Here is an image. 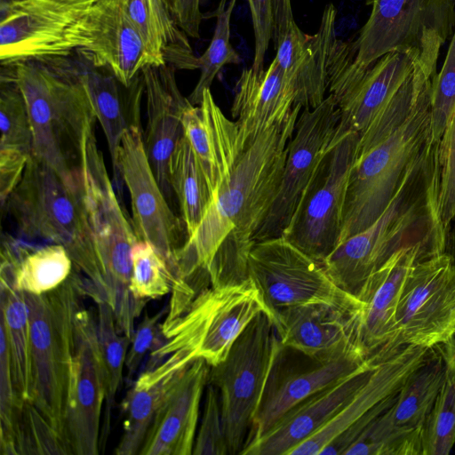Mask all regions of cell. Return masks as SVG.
Instances as JSON below:
<instances>
[{"label":"cell","instance_id":"obj_1","mask_svg":"<svg viewBox=\"0 0 455 455\" xmlns=\"http://www.w3.org/2000/svg\"><path fill=\"white\" fill-rule=\"evenodd\" d=\"M301 109L240 149L200 225L175 252L174 282L207 275L212 286H225L249 278L253 238L278 192Z\"/></svg>","mask_w":455,"mask_h":455},{"label":"cell","instance_id":"obj_2","mask_svg":"<svg viewBox=\"0 0 455 455\" xmlns=\"http://www.w3.org/2000/svg\"><path fill=\"white\" fill-rule=\"evenodd\" d=\"M435 76L417 64L397 92L359 133L339 244L379 217L433 140L430 99Z\"/></svg>","mask_w":455,"mask_h":455},{"label":"cell","instance_id":"obj_3","mask_svg":"<svg viewBox=\"0 0 455 455\" xmlns=\"http://www.w3.org/2000/svg\"><path fill=\"white\" fill-rule=\"evenodd\" d=\"M439 142L431 140L379 217L340 243L330 256L336 274L360 285L398 251L422 245L446 251L448 232L438 213Z\"/></svg>","mask_w":455,"mask_h":455},{"label":"cell","instance_id":"obj_4","mask_svg":"<svg viewBox=\"0 0 455 455\" xmlns=\"http://www.w3.org/2000/svg\"><path fill=\"white\" fill-rule=\"evenodd\" d=\"M371 14L352 42L337 39L328 91L337 103L380 57L393 51L418 55L436 74L440 50L455 29V0H366Z\"/></svg>","mask_w":455,"mask_h":455},{"label":"cell","instance_id":"obj_5","mask_svg":"<svg viewBox=\"0 0 455 455\" xmlns=\"http://www.w3.org/2000/svg\"><path fill=\"white\" fill-rule=\"evenodd\" d=\"M20 235L64 246L85 275L84 291L107 300L105 281L89 225L79 169L61 174L31 155L4 205Z\"/></svg>","mask_w":455,"mask_h":455},{"label":"cell","instance_id":"obj_6","mask_svg":"<svg viewBox=\"0 0 455 455\" xmlns=\"http://www.w3.org/2000/svg\"><path fill=\"white\" fill-rule=\"evenodd\" d=\"M72 55L13 65L29 115L32 155L61 174L79 169L70 165V158L79 161L84 132L97 120L82 80L80 60L71 59Z\"/></svg>","mask_w":455,"mask_h":455},{"label":"cell","instance_id":"obj_7","mask_svg":"<svg viewBox=\"0 0 455 455\" xmlns=\"http://www.w3.org/2000/svg\"><path fill=\"white\" fill-rule=\"evenodd\" d=\"M95 124L86 129L78 167L93 243L105 281L107 302L122 329L134 326L146 303L130 289L132 249L138 241L133 225L124 212L114 183L107 172L103 155L97 146Z\"/></svg>","mask_w":455,"mask_h":455},{"label":"cell","instance_id":"obj_8","mask_svg":"<svg viewBox=\"0 0 455 455\" xmlns=\"http://www.w3.org/2000/svg\"><path fill=\"white\" fill-rule=\"evenodd\" d=\"M23 294L30 327V403L68 445L66 411L75 347V317L82 307L80 298L84 295L81 278L70 275L60 287L49 292Z\"/></svg>","mask_w":455,"mask_h":455},{"label":"cell","instance_id":"obj_9","mask_svg":"<svg viewBox=\"0 0 455 455\" xmlns=\"http://www.w3.org/2000/svg\"><path fill=\"white\" fill-rule=\"evenodd\" d=\"M281 344L276 326L265 311L237 337L209 379L219 392L229 455L248 443L267 380Z\"/></svg>","mask_w":455,"mask_h":455},{"label":"cell","instance_id":"obj_10","mask_svg":"<svg viewBox=\"0 0 455 455\" xmlns=\"http://www.w3.org/2000/svg\"><path fill=\"white\" fill-rule=\"evenodd\" d=\"M248 276L274 321L283 309L323 303L358 314L362 302L331 279L323 264L283 236L254 243L248 256Z\"/></svg>","mask_w":455,"mask_h":455},{"label":"cell","instance_id":"obj_11","mask_svg":"<svg viewBox=\"0 0 455 455\" xmlns=\"http://www.w3.org/2000/svg\"><path fill=\"white\" fill-rule=\"evenodd\" d=\"M263 311L267 308L260 293L248 278L234 284L205 287L182 308L168 313L165 319L172 325L180 349L213 366L225 358L237 337Z\"/></svg>","mask_w":455,"mask_h":455},{"label":"cell","instance_id":"obj_12","mask_svg":"<svg viewBox=\"0 0 455 455\" xmlns=\"http://www.w3.org/2000/svg\"><path fill=\"white\" fill-rule=\"evenodd\" d=\"M358 141L359 133H350L326 149L282 235L322 263L339 243Z\"/></svg>","mask_w":455,"mask_h":455},{"label":"cell","instance_id":"obj_13","mask_svg":"<svg viewBox=\"0 0 455 455\" xmlns=\"http://www.w3.org/2000/svg\"><path fill=\"white\" fill-rule=\"evenodd\" d=\"M92 5L47 0L1 1V65L68 56L83 50L89 44L86 20Z\"/></svg>","mask_w":455,"mask_h":455},{"label":"cell","instance_id":"obj_14","mask_svg":"<svg viewBox=\"0 0 455 455\" xmlns=\"http://www.w3.org/2000/svg\"><path fill=\"white\" fill-rule=\"evenodd\" d=\"M431 349L405 346L376 363L365 382L336 416L290 455H344L363 431L393 404L405 383L426 363Z\"/></svg>","mask_w":455,"mask_h":455},{"label":"cell","instance_id":"obj_15","mask_svg":"<svg viewBox=\"0 0 455 455\" xmlns=\"http://www.w3.org/2000/svg\"><path fill=\"white\" fill-rule=\"evenodd\" d=\"M455 330V262L446 251L412 267L395 315L392 347L435 348Z\"/></svg>","mask_w":455,"mask_h":455},{"label":"cell","instance_id":"obj_16","mask_svg":"<svg viewBox=\"0 0 455 455\" xmlns=\"http://www.w3.org/2000/svg\"><path fill=\"white\" fill-rule=\"evenodd\" d=\"M409 379L395 401L360 435L344 455H421V432L445 380L440 353Z\"/></svg>","mask_w":455,"mask_h":455},{"label":"cell","instance_id":"obj_17","mask_svg":"<svg viewBox=\"0 0 455 455\" xmlns=\"http://www.w3.org/2000/svg\"><path fill=\"white\" fill-rule=\"evenodd\" d=\"M370 360L361 351L315 356L281 342L247 444L266 433L293 406L357 371Z\"/></svg>","mask_w":455,"mask_h":455},{"label":"cell","instance_id":"obj_18","mask_svg":"<svg viewBox=\"0 0 455 455\" xmlns=\"http://www.w3.org/2000/svg\"><path fill=\"white\" fill-rule=\"evenodd\" d=\"M339 120V108L330 94L314 108H303L298 116L278 192L254 242L276 238L289 224L317 165L328 148Z\"/></svg>","mask_w":455,"mask_h":455},{"label":"cell","instance_id":"obj_19","mask_svg":"<svg viewBox=\"0 0 455 455\" xmlns=\"http://www.w3.org/2000/svg\"><path fill=\"white\" fill-rule=\"evenodd\" d=\"M117 165L130 193L138 240L150 243L165 259L174 276L175 252L181 246V222L169 206L150 164L140 123L132 124L124 131Z\"/></svg>","mask_w":455,"mask_h":455},{"label":"cell","instance_id":"obj_20","mask_svg":"<svg viewBox=\"0 0 455 455\" xmlns=\"http://www.w3.org/2000/svg\"><path fill=\"white\" fill-rule=\"evenodd\" d=\"M105 397V373L97 324L81 307L75 317V347L66 411V440L71 454L99 453Z\"/></svg>","mask_w":455,"mask_h":455},{"label":"cell","instance_id":"obj_21","mask_svg":"<svg viewBox=\"0 0 455 455\" xmlns=\"http://www.w3.org/2000/svg\"><path fill=\"white\" fill-rule=\"evenodd\" d=\"M210 365L198 358L167 380L140 455H191Z\"/></svg>","mask_w":455,"mask_h":455},{"label":"cell","instance_id":"obj_22","mask_svg":"<svg viewBox=\"0 0 455 455\" xmlns=\"http://www.w3.org/2000/svg\"><path fill=\"white\" fill-rule=\"evenodd\" d=\"M432 256L435 255L422 245L402 249L362 286L356 296L362 302L358 342L367 358L382 349H398L391 343L395 331L396 310L406 280L418 261Z\"/></svg>","mask_w":455,"mask_h":455},{"label":"cell","instance_id":"obj_23","mask_svg":"<svg viewBox=\"0 0 455 455\" xmlns=\"http://www.w3.org/2000/svg\"><path fill=\"white\" fill-rule=\"evenodd\" d=\"M375 363L371 358L357 371L293 406L266 433L251 441L240 455H290L336 416L365 382Z\"/></svg>","mask_w":455,"mask_h":455},{"label":"cell","instance_id":"obj_24","mask_svg":"<svg viewBox=\"0 0 455 455\" xmlns=\"http://www.w3.org/2000/svg\"><path fill=\"white\" fill-rule=\"evenodd\" d=\"M89 44L78 51L94 67L110 71L128 86L148 65H156L120 0H99L86 20Z\"/></svg>","mask_w":455,"mask_h":455},{"label":"cell","instance_id":"obj_25","mask_svg":"<svg viewBox=\"0 0 455 455\" xmlns=\"http://www.w3.org/2000/svg\"><path fill=\"white\" fill-rule=\"evenodd\" d=\"M337 10L325 6L319 28L314 35L304 33L291 22L281 38L274 58L296 92V102L302 108H314L326 98L328 67L334 44Z\"/></svg>","mask_w":455,"mask_h":455},{"label":"cell","instance_id":"obj_26","mask_svg":"<svg viewBox=\"0 0 455 455\" xmlns=\"http://www.w3.org/2000/svg\"><path fill=\"white\" fill-rule=\"evenodd\" d=\"M175 71L169 65H148L141 71L147 107V126L143 134L145 148L167 199L172 190L169 180V161L184 135L181 116L189 103L179 89Z\"/></svg>","mask_w":455,"mask_h":455},{"label":"cell","instance_id":"obj_27","mask_svg":"<svg viewBox=\"0 0 455 455\" xmlns=\"http://www.w3.org/2000/svg\"><path fill=\"white\" fill-rule=\"evenodd\" d=\"M273 322L283 345L307 355L331 356L363 352L358 342V314L312 303L283 309Z\"/></svg>","mask_w":455,"mask_h":455},{"label":"cell","instance_id":"obj_28","mask_svg":"<svg viewBox=\"0 0 455 455\" xmlns=\"http://www.w3.org/2000/svg\"><path fill=\"white\" fill-rule=\"evenodd\" d=\"M296 92L274 59L267 69H243L231 107L240 140L245 143L286 120L297 108Z\"/></svg>","mask_w":455,"mask_h":455},{"label":"cell","instance_id":"obj_29","mask_svg":"<svg viewBox=\"0 0 455 455\" xmlns=\"http://www.w3.org/2000/svg\"><path fill=\"white\" fill-rule=\"evenodd\" d=\"M419 63L422 66L418 55L406 51L387 52L375 61L338 102L339 120L328 148L350 133H361Z\"/></svg>","mask_w":455,"mask_h":455},{"label":"cell","instance_id":"obj_30","mask_svg":"<svg viewBox=\"0 0 455 455\" xmlns=\"http://www.w3.org/2000/svg\"><path fill=\"white\" fill-rule=\"evenodd\" d=\"M82 80L97 120L105 134L111 157L114 186L120 191L118 150L124 131L140 122L144 81L140 72L130 85H124L110 71L94 67L79 52Z\"/></svg>","mask_w":455,"mask_h":455},{"label":"cell","instance_id":"obj_31","mask_svg":"<svg viewBox=\"0 0 455 455\" xmlns=\"http://www.w3.org/2000/svg\"><path fill=\"white\" fill-rule=\"evenodd\" d=\"M73 265L62 245H37L6 237L1 248L0 282L40 295L60 287L70 276Z\"/></svg>","mask_w":455,"mask_h":455},{"label":"cell","instance_id":"obj_32","mask_svg":"<svg viewBox=\"0 0 455 455\" xmlns=\"http://www.w3.org/2000/svg\"><path fill=\"white\" fill-rule=\"evenodd\" d=\"M121 5L144 39L157 66L199 69L198 58L188 35L177 25L164 0H120Z\"/></svg>","mask_w":455,"mask_h":455},{"label":"cell","instance_id":"obj_33","mask_svg":"<svg viewBox=\"0 0 455 455\" xmlns=\"http://www.w3.org/2000/svg\"><path fill=\"white\" fill-rule=\"evenodd\" d=\"M5 331L19 402L31 403L33 392L29 315L22 291L1 283V323Z\"/></svg>","mask_w":455,"mask_h":455},{"label":"cell","instance_id":"obj_34","mask_svg":"<svg viewBox=\"0 0 455 455\" xmlns=\"http://www.w3.org/2000/svg\"><path fill=\"white\" fill-rule=\"evenodd\" d=\"M169 180L181 212L187 237L200 225L212 201V192L204 170L183 135L169 161Z\"/></svg>","mask_w":455,"mask_h":455},{"label":"cell","instance_id":"obj_35","mask_svg":"<svg viewBox=\"0 0 455 455\" xmlns=\"http://www.w3.org/2000/svg\"><path fill=\"white\" fill-rule=\"evenodd\" d=\"M174 373L157 378L146 370L135 380L123 402L124 433L115 451L116 454H139L167 380Z\"/></svg>","mask_w":455,"mask_h":455},{"label":"cell","instance_id":"obj_36","mask_svg":"<svg viewBox=\"0 0 455 455\" xmlns=\"http://www.w3.org/2000/svg\"><path fill=\"white\" fill-rule=\"evenodd\" d=\"M0 151L31 156L33 134L24 96L15 79L13 65H1Z\"/></svg>","mask_w":455,"mask_h":455},{"label":"cell","instance_id":"obj_37","mask_svg":"<svg viewBox=\"0 0 455 455\" xmlns=\"http://www.w3.org/2000/svg\"><path fill=\"white\" fill-rule=\"evenodd\" d=\"M98 304L97 333L105 373L106 397L102 437L107 438L110 428L111 409L122 383L124 366L131 340L121 333L116 324L111 306L100 300Z\"/></svg>","mask_w":455,"mask_h":455},{"label":"cell","instance_id":"obj_38","mask_svg":"<svg viewBox=\"0 0 455 455\" xmlns=\"http://www.w3.org/2000/svg\"><path fill=\"white\" fill-rule=\"evenodd\" d=\"M236 1H220L212 41L205 52L198 58L200 76L188 98L193 105H200L204 92L210 89L214 78L225 65L241 62L239 54L230 44V21Z\"/></svg>","mask_w":455,"mask_h":455},{"label":"cell","instance_id":"obj_39","mask_svg":"<svg viewBox=\"0 0 455 455\" xmlns=\"http://www.w3.org/2000/svg\"><path fill=\"white\" fill-rule=\"evenodd\" d=\"M173 282L165 259L150 243L138 240L132 249V295L140 300L156 299L172 291Z\"/></svg>","mask_w":455,"mask_h":455},{"label":"cell","instance_id":"obj_40","mask_svg":"<svg viewBox=\"0 0 455 455\" xmlns=\"http://www.w3.org/2000/svg\"><path fill=\"white\" fill-rule=\"evenodd\" d=\"M454 444L455 379L446 374L422 427L421 455H447Z\"/></svg>","mask_w":455,"mask_h":455},{"label":"cell","instance_id":"obj_41","mask_svg":"<svg viewBox=\"0 0 455 455\" xmlns=\"http://www.w3.org/2000/svg\"><path fill=\"white\" fill-rule=\"evenodd\" d=\"M21 421L15 418L18 454H70L71 451L60 435L52 428L38 410L24 403L20 410Z\"/></svg>","mask_w":455,"mask_h":455},{"label":"cell","instance_id":"obj_42","mask_svg":"<svg viewBox=\"0 0 455 455\" xmlns=\"http://www.w3.org/2000/svg\"><path fill=\"white\" fill-rule=\"evenodd\" d=\"M438 161V213L443 228L448 232L455 220V112L439 141Z\"/></svg>","mask_w":455,"mask_h":455},{"label":"cell","instance_id":"obj_43","mask_svg":"<svg viewBox=\"0 0 455 455\" xmlns=\"http://www.w3.org/2000/svg\"><path fill=\"white\" fill-rule=\"evenodd\" d=\"M194 455H229L222 420L219 392L208 381L203 414L196 435Z\"/></svg>","mask_w":455,"mask_h":455},{"label":"cell","instance_id":"obj_44","mask_svg":"<svg viewBox=\"0 0 455 455\" xmlns=\"http://www.w3.org/2000/svg\"><path fill=\"white\" fill-rule=\"evenodd\" d=\"M254 32V56L251 68L264 70V60L274 32V15L271 0H247Z\"/></svg>","mask_w":455,"mask_h":455},{"label":"cell","instance_id":"obj_45","mask_svg":"<svg viewBox=\"0 0 455 455\" xmlns=\"http://www.w3.org/2000/svg\"><path fill=\"white\" fill-rule=\"evenodd\" d=\"M162 314H146L134 331L125 359V367L130 378L136 373L146 354L153 350L160 341L159 319Z\"/></svg>","mask_w":455,"mask_h":455},{"label":"cell","instance_id":"obj_46","mask_svg":"<svg viewBox=\"0 0 455 455\" xmlns=\"http://www.w3.org/2000/svg\"><path fill=\"white\" fill-rule=\"evenodd\" d=\"M177 25L193 38H199L203 14L201 0H164Z\"/></svg>","mask_w":455,"mask_h":455},{"label":"cell","instance_id":"obj_47","mask_svg":"<svg viewBox=\"0 0 455 455\" xmlns=\"http://www.w3.org/2000/svg\"><path fill=\"white\" fill-rule=\"evenodd\" d=\"M274 15V32L272 40L278 44L288 28L294 21L291 0H271Z\"/></svg>","mask_w":455,"mask_h":455},{"label":"cell","instance_id":"obj_48","mask_svg":"<svg viewBox=\"0 0 455 455\" xmlns=\"http://www.w3.org/2000/svg\"><path fill=\"white\" fill-rule=\"evenodd\" d=\"M436 348H438L443 361L446 374L455 379V330Z\"/></svg>","mask_w":455,"mask_h":455},{"label":"cell","instance_id":"obj_49","mask_svg":"<svg viewBox=\"0 0 455 455\" xmlns=\"http://www.w3.org/2000/svg\"><path fill=\"white\" fill-rule=\"evenodd\" d=\"M60 4L71 5H92L99 0H47Z\"/></svg>","mask_w":455,"mask_h":455},{"label":"cell","instance_id":"obj_50","mask_svg":"<svg viewBox=\"0 0 455 455\" xmlns=\"http://www.w3.org/2000/svg\"><path fill=\"white\" fill-rule=\"evenodd\" d=\"M455 262V243H454V245H453V253H450Z\"/></svg>","mask_w":455,"mask_h":455}]
</instances>
